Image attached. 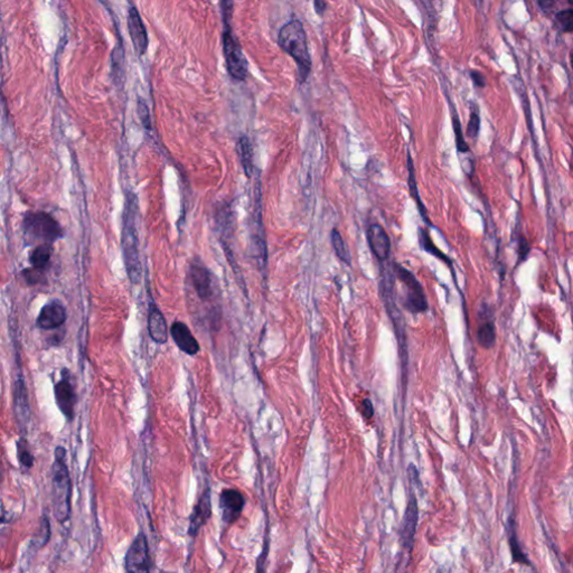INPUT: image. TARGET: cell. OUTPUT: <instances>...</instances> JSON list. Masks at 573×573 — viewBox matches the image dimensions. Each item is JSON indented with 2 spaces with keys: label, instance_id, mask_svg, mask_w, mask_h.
Returning a JSON list of instances; mask_svg holds the SVG:
<instances>
[{
  "label": "cell",
  "instance_id": "1",
  "mask_svg": "<svg viewBox=\"0 0 573 573\" xmlns=\"http://www.w3.org/2000/svg\"><path fill=\"white\" fill-rule=\"evenodd\" d=\"M138 201L134 194H129L125 203L123 227H122L121 247L125 270L129 280L134 284H139L142 277V264L139 258V243L137 233L136 217Z\"/></svg>",
  "mask_w": 573,
  "mask_h": 573
},
{
  "label": "cell",
  "instance_id": "2",
  "mask_svg": "<svg viewBox=\"0 0 573 573\" xmlns=\"http://www.w3.org/2000/svg\"><path fill=\"white\" fill-rule=\"evenodd\" d=\"M55 460L52 467L53 508L57 521L64 523L71 517L72 480L66 465V450L61 445L55 449Z\"/></svg>",
  "mask_w": 573,
  "mask_h": 573
},
{
  "label": "cell",
  "instance_id": "3",
  "mask_svg": "<svg viewBox=\"0 0 573 573\" xmlns=\"http://www.w3.org/2000/svg\"><path fill=\"white\" fill-rule=\"evenodd\" d=\"M278 42L281 49L293 57L297 64L300 82H306L312 71V57L307 43L306 31L300 20L286 23L279 31Z\"/></svg>",
  "mask_w": 573,
  "mask_h": 573
},
{
  "label": "cell",
  "instance_id": "4",
  "mask_svg": "<svg viewBox=\"0 0 573 573\" xmlns=\"http://www.w3.org/2000/svg\"><path fill=\"white\" fill-rule=\"evenodd\" d=\"M222 12L224 17L223 31V52L227 61V71L233 79L243 81L247 77V61L244 56L238 38L233 35L230 20L232 14V3H222Z\"/></svg>",
  "mask_w": 573,
  "mask_h": 573
},
{
  "label": "cell",
  "instance_id": "5",
  "mask_svg": "<svg viewBox=\"0 0 573 573\" xmlns=\"http://www.w3.org/2000/svg\"><path fill=\"white\" fill-rule=\"evenodd\" d=\"M24 234L29 244H53L62 238L63 230L59 222L45 212H29L24 216Z\"/></svg>",
  "mask_w": 573,
  "mask_h": 573
},
{
  "label": "cell",
  "instance_id": "6",
  "mask_svg": "<svg viewBox=\"0 0 573 573\" xmlns=\"http://www.w3.org/2000/svg\"><path fill=\"white\" fill-rule=\"evenodd\" d=\"M393 268H395V275L399 280L406 286V293L403 297V307L412 314L426 312L428 310V301H427L422 286L415 278V275L399 264H395Z\"/></svg>",
  "mask_w": 573,
  "mask_h": 573
},
{
  "label": "cell",
  "instance_id": "7",
  "mask_svg": "<svg viewBox=\"0 0 573 573\" xmlns=\"http://www.w3.org/2000/svg\"><path fill=\"white\" fill-rule=\"evenodd\" d=\"M190 277L194 291L199 300L210 303L219 296V284L215 277L201 262H192Z\"/></svg>",
  "mask_w": 573,
  "mask_h": 573
},
{
  "label": "cell",
  "instance_id": "8",
  "mask_svg": "<svg viewBox=\"0 0 573 573\" xmlns=\"http://www.w3.org/2000/svg\"><path fill=\"white\" fill-rule=\"evenodd\" d=\"M125 567L127 573H151V556L145 534H138L131 543L125 554Z\"/></svg>",
  "mask_w": 573,
  "mask_h": 573
},
{
  "label": "cell",
  "instance_id": "9",
  "mask_svg": "<svg viewBox=\"0 0 573 573\" xmlns=\"http://www.w3.org/2000/svg\"><path fill=\"white\" fill-rule=\"evenodd\" d=\"M54 395L60 411L68 420H73L77 395L70 381V373L66 369H62V379L55 383Z\"/></svg>",
  "mask_w": 573,
  "mask_h": 573
},
{
  "label": "cell",
  "instance_id": "10",
  "mask_svg": "<svg viewBox=\"0 0 573 573\" xmlns=\"http://www.w3.org/2000/svg\"><path fill=\"white\" fill-rule=\"evenodd\" d=\"M219 506L223 522L233 524L241 517L245 506V497L238 489L225 488L220 495Z\"/></svg>",
  "mask_w": 573,
  "mask_h": 573
},
{
  "label": "cell",
  "instance_id": "11",
  "mask_svg": "<svg viewBox=\"0 0 573 573\" xmlns=\"http://www.w3.org/2000/svg\"><path fill=\"white\" fill-rule=\"evenodd\" d=\"M211 517H212V500H211V491L206 489L199 497V502L194 505L193 512L190 514V526H188L190 537H197L199 530L208 522Z\"/></svg>",
  "mask_w": 573,
  "mask_h": 573
},
{
  "label": "cell",
  "instance_id": "12",
  "mask_svg": "<svg viewBox=\"0 0 573 573\" xmlns=\"http://www.w3.org/2000/svg\"><path fill=\"white\" fill-rule=\"evenodd\" d=\"M369 249L380 261H385L391 252V240L382 225L374 223L366 231Z\"/></svg>",
  "mask_w": 573,
  "mask_h": 573
},
{
  "label": "cell",
  "instance_id": "13",
  "mask_svg": "<svg viewBox=\"0 0 573 573\" xmlns=\"http://www.w3.org/2000/svg\"><path fill=\"white\" fill-rule=\"evenodd\" d=\"M68 314L66 307L60 301L52 300L43 306L37 318V326L42 330H56L66 323Z\"/></svg>",
  "mask_w": 573,
  "mask_h": 573
},
{
  "label": "cell",
  "instance_id": "14",
  "mask_svg": "<svg viewBox=\"0 0 573 573\" xmlns=\"http://www.w3.org/2000/svg\"><path fill=\"white\" fill-rule=\"evenodd\" d=\"M14 411L18 427L22 430H26V426L29 422L31 408H29V392H27L23 376H20L15 382Z\"/></svg>",
  "mask_w": 573,
  "mask_h": 573
},
{
  "label": "cell",
  "instance_id": "15",
  "mask_svg": "<svg viewBox=\"0 0 573 573\" xmlns=\"http://www.w3.org/2000/svg\"><path fill=\"white\" fill-rule=\"evenodd\" d=\"M418 519H419V507L415 494H411L408 501V507L403 517L402 528H401V540L402 545L408 550H411L415 542V530H417Z\"/></svg>",
  "mask_w": 573,
  "mask_h": 573
},
{
  "label": "cell",
  "instance_id": "16",
  "mask_svg": "<svg viewBox=\"0 0 573 573\" xmlns=\"http://www.w3.org/2000/svg\"><path fill=\"white\" fill-rule=\"evenodd\" d=\"M147 326L149 336L155 343L159 345L167 343V321L155 303H151L148 306Z\"/></svg>",
  "mask_w": 573,
  "mask_h": 573
},
{
  "label": "cell",
  "instance_id": "17",
  "mask_svg": "<svg viewBox=\"0 0 573 573\" xmlns=\"http://www.w3.org/2000/svg\"><path fill=\"white\" fill-rule=\"evenodd\" d=\"M171 335L173 341L185 354L194 356L201 351L199 342L196 339L190 327L183 321H175L171 327Z\"/></svg>",
  "mask_w": 573,
  "mask_h": 573
},
{
  "label": "cell",
  "instance_id": "18",
  "mask_svg": "<svg viewBox=\"0 0 573 573\" xmlns=\"http://www.w3.org/2000/svg\"><path fill=\"white\" fill-rule=\"evenodd\" d=\"M128 27L131 40H132L137 54H145L148 47L147 31H146L145 25L142 23L139 13L134 6H131L128 10Z\"/></svg>",
  "mask_w": 573,
  "mask_h": 573
},
{
  "label": "cell",
  "instance_id": "19",
  "mask_svg": "<svg viewBox=\"0 0 573 573\" xmlns=\"http://www.w3.org/2000/svg\"><path fill=\"white\" fill-rule=\"evenodd\" d=\"M408 190H410V195H411L412 199H415V203H417L418 210L420 212L421 217H422L423 221L428 223V225H431L430 224V221H429L428 216H427V208L425 206V204H423L422 199H421L420 197V193H419V190H418L417 179H415V164H413V159H412L410 151L408 153Z\"/></svg>",
  "mask_w": 573,
  "mask_h": 573
},
{
  "label": "cell",
  "instance_id": "20",
  "mask_svg": "<svg viewBox=\"0 0 573 573\" xmlns=\"http://www.w3.org/2000/svg\"><path fill=\"white\" fill-rule=\"evenodd\" d=\"M52 253H53V244H40L34 247L29 256V262L33 268L37 269H45L51 260Z\"/></svg>",
  "mask_w": 573,
  "mask_h": 573
},
{
  "label": "cell",
  "instance_id": "21",
  "mask_svg": "<svg viewBox=\"0 0 573 573\" xmlns=\"http://www.w3.org/2000/svg\"><path fill=\"white\" fill-rule=\"evenodd\" d=\"M238 155H240V159H241L242 166H243L247 176H252L253 171H254L252 147H251V142L247 137L244 136L240 138L238 144Z\"/></svg>",
  "mask_w": 573,
  "mask_h": 573
},
{
  "label": "cell",
  "instance_id": "22",
  "mask_svg": "<svg viewBox=\"0 0 573 573\" xmlns=\"http://www.w3.org/2000/svg\"><path fill=\"white\" fill-rule=\"evenodd\" d=\"M477 339L480 346L489 349L494 346L496 342V328L495 323L491 321H485L480 323L477 330Z\"/></svg>",
  "mask_w": 573,
  "mask_h": 573
},
{
  "label": "cell",
  "instance_id": "23",
  "mask_svg": "<svg viewBox=\"0 0 573 573\" xmlns=\"http://www.w3.org/2000/svg\"><path fill=\"white\" fill-rule=\"evenodd\" d=\"M419 242H420V247L422 250L430 253V254L436 257V258L440 259V260H443V261H445L448 266H452L450 259L436 247V244L434 243L431 238L429 236L428 231L425 230V229H421V227H419Z\"/></svg>",
  "mask_w": 573,
  "mask_h": 573
},
{
  "label": "cell",
  "instance_id": "24",
  "mask_svg": "<svg viewBox=\"0 0 573 573\" xmlns=\"http://www.w3.org/2000/svg\"><path fill=\"white\" fill-rule=\"evenodd\" d=\"M452 128H454V139H456V147L457 151L461 153H469L471 148L468 144L466 142L465 136H464L463 127H461V122H460L459 116L454 105L452 107Z\"/></svg>",
  "mask_w": 573,
  "mask_h": 573
},
{
  "label": "cell",
  "instance_id": "25",
  "mask_svg": "<svg viewBox=\"0 0 573 573\" xmlns=\"http://www.w3.org/2000/svg\"><path fill=\"white\" fill-rule=\"evenodd\" d=\"M330 238H332L333 247H334L338 258L341 259L342 261L345 262L347 266H351L352 264V257H351V252H349L347 244L344 241L341 233L334 229L332 231Z\"/></svg>",
  "mask_w": 573,
  "mask_h": 573
},
{
  "label": "cell",
  "instance_id": "26",
  "mask_svg": "<svg viewBox=\"0 0 573 573\" xmlns=\"http://www.w3.org/2000/svg\"><path fill=\"white\" fill-rule=\"evenodd\" d=\"M556 29L562 33H571L573 29V8L562 9L554 14Z\"/></svg>",
  "mask_w": 573,
  "mask_h": 573
},
{
  "label": "cell",
  "instance_id": "27",
  "mask_svg": "<svg viewBox=\"0 0 573 573\" xmlns=\"http://www.w3.org/2000/svg\"><path fill=\"white\" fill-rule=\"evenodd\" d=\"M514 525L513 521H512V525L510 526V545H511V551H512V556H513V560L515 562H519V563H524V565H530V561H528V558L523 553L522 549L519 547V540H517V532L514 530Z\"/></svg>",
  "mask_w": 573,
  "mask_h": 573
},
{
  "label": "cell",
  "instance_id": "28",
  "mask_svg": "<svg viewBox=\"0 0 573 573\" xmlns=\"http://www.w3.org/2000/svg\"><path fill=\"white\" fill-rule=\"evenodd\" d=\"M17 452L20 463L26 468H31L34 465V456L31 454L27 440L24 438H20L17 443Z\"/></svg>",
  "mask_w": 573,
  "mask_h": 573
},
{
  "label": "cell",
  "instance_id": "29",
  "mask_svg": "<svg viewBox=\"0 0 573 573\" xmlns=\"http://www.w3.org/2000/svg\"><path fill=\"white\" fill-rule=\"evenodd\" d=\"M24 279L29 286H34V284H42L45 281V273L44 269H37V268H29V269L24 270L22 273Z\"/></svg>",
  "mask_w": 573,
  "mask_h": 573
},
{
  "label": "cell",
  "instance_id": "30",
  "mask_svg": "<svg viewBox=\"0 0 573 573\" xmlns=\"http://www.w3.org/2000/svg\"><path fill=\"white\" fill-rule=\"evenodd\" d=\"M480 114H478V111H477V109L476 110H475V109H473V110H471V116H469L468 125H467V130H466V132H467V136H468L469 138H471V139H475V138H477V137H478V135H480Z\"/></svg>",
  "mask_w": 573,
  "mask_h": 573
},
{
  "label": "cell",
  "instance_id": "31",
  "mask_svg": "<svg viewBox=\"0 0 573 573\" xmlns=\"http://www.w3.org/2000/svg\"><path fill=\"white\" fill-rule=\"evenodd\" d=\"M138 114H139L140 120L145 125L146 128H151V116H149V110H148L147 105L142 99L138 101Z\"/></svg>",
  "mask_w": 573,
  "mask_h": 573
},
{
  "label": "cell",
  "instance_id": "32",
  "mask_svg": "<svg viewBox=\"0 0 573 573\" xmlns=\"http://www.w3.org/2000/svg\"><path fill=\"white\" fill-rule=\"evenodd\" d=\"M471 79H473V82H474L475 86L480 89L485 88L486 79L482 72L477 71V70H471Z\"/></svg>",
  "mask_w": 573,
  "mask_h": 573
},
{
  "label": "cell",
  "instance_id": "33",
  "mask_svg": "<svg viewBox=\"0 0 573 573\" xmlns=\"http://www.w3.org/2000/svg\"><path fill=\"white\" fill-rule=\"evenodd\" d=\"M528 252H530V247H528V241H526V238L521 236L519 240V256L522 261L526 259Z\"/></svg>",
  "mask_w": 573,
  "mask_h": 573
},
{
  "label": "cell",
  "instance_id": "34",
  "mask_svg": "<svg viewBox=\"0 0 573 573\" xmlns=\"http://www.w3.org/2000/svg\"><path fill=\"white\" fill-rule=\"evenodd\" d=\"M268 545L263 549V552L258 558V565H257V573H266V560H267Z\"/></svg>",
  "mask_w": 573,
  "mask_h": 573
},
{
  "label": "cell",
  "instance_id": "35",
  "mask_svg": "<svg viewBox=\"0 0 573 573\" xmlns=\"http://www.w3.org/2000/svg\"><path fill=\"white\" fill-rule=\"evenodd\" d=\"M362 412H363L364 417L372 418L374 415V406H373L372 401L369 399H365L362 403Z\"/></svg>",
  "mask_w": 573,
  "mask_h": 573
},
{
  "label": "cell",
  "instance_id": "36",
  "mask_svg": "<svg viewBox=\"0 0 573 573\" xmlns=\"http://www.w3.org/2000/svg\"><path fill=\"white\" fill-rule=\"evenodd\" d=\"M314 6H315L316 13H317L318 15H323V13H325V10H326L327 3L318 0V1H315V3H314Z\"/></svg>",
  "mask_w": 573,
  "mask_h": 573
},
{
  "label": "cell",
  "instance_id": "37",
  "mask_svg": "<svg viewBox=\"0 0 573 573\" xmlns=\"http://www.w3.org/2000/svg\"><path fill=\"white\" fill-rule=\"evenodd\" d=\"M438 573H441V572H439V571H438Z\"/></svg>",
  "mask_w": 573,
  "mask_h": 573
}]
</instances>
